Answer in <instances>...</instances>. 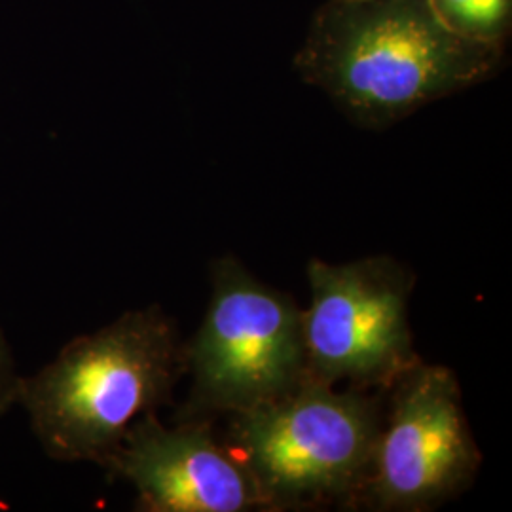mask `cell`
I'll return each instance as SVG.
<instances>
[{
    "instance_id": "obj_1",
    "label": "cell",
    "mask_w": 512,
    "mask_h": 512,
    "mask_svg": "<svg viewBox=\"0 0 512 512\" xmlns=\"http://www.w3.org/2000/svg\"><path fill=\"white\" fill-rule=\"evenodd\" d=\"M497 48L448 31L427 0H330L296 69L357 124L387 128L490 78Z\"/></svg>"
},
{
    "instance_id": "obj_2",
    "label": "cell",
    "mask_w": 512,
    "mask_h": 512,
    "mask_svg": "<svg viewBox=\"0 0 512 512\" xmlns=\"http://www.w3.org/2000/svg\"><path fill=\"white\" fill-rule=\"evenodd\" d=\"M183 372L177 325L148 306L74 338L33 378H19L18 403L50 458L107 469L129 427L169 403Z\"/></svg>"
},
{
    "instance_id": "obj_3",
    "label": "cell",
    "mask_w": 512,
    "mask_h": 512,
    "mask_svg": "<svg viewBox=\"0 0 512 512\" xmlns=\"http://www.w3.org/2000/svg\"><path fill=\"white\" fill-rule=\"evenodd\" d=\"M368 391L306 378L275 401L230 414L228 444L253 476L264 511L357 505L384 416Z\"/></svg>"
},
{
    "instance_id": "obj_4",
    "label": "cell",
    "mask_w": 512,
    "mask_h": 512,
    "mask_svg": "<svg viewBox=\"0 0 512 512\" xmlns=\"http://www.w3.org/2000/svg\"><path fill=\"white\" fill-rule=\"evenodd\" d=\"M192 393L179 420L238 414L270 403L306 380L304 310L258 281L236 256L211 264V300L184 344Z\"/></svg>"
},
{
    "instance_id": "obj_5",
    "label": "cell",
    "mask_w": 512,
    "mask_h": 512,
    "mask_svg": "<svg viewBox=\"0 0 512 512\" xmlns=\"http://www.w3.org/2000/svg\"><path fill=\"white\" fill-rule=\"evenodd\" d=\"M306 275L308 380L385 391L420 363L408 325L416 277L399 260L378 255L332 264L311 258Z\"/></svg>"
},
{
    "instance_id": "obj_6",
    "label": "cell",
    "mask_w": 512,
    "mask_h": 512,
    "mask_svg": "<svg viewBox=\"0 0 512 512\" xmlns=\"http://www.w3.org/2000/svg\"><path fill=\"white\" fill-rule=\"evenodd\" d=\"M385 393L389 406L357 505L380 512L433 511L458 497L482 463L458 378L448 366L420 361Z\"/></svg>"
},
{
    "instance_id": "obj_7",
    "label": "cell",
    "mask_w": 512,
    "mask_h": 512,
    "mask_svg": "<svg viewBox=\"0 0 512 512\" xmlns=\"http://www.w3.org/2000/svg\"><path fill=\"white\" fill-rule=\"evenodd\" d=\"M128 480L143 512L264 511L255 480L230 444L207 420L165 427L150 412L135 421L107 465Z\"/></svg>"
},
{
    "instance_id": "obj_8",
    "label": "cell",
    "mask_w": 512,
    "mask_h": 512,
    "mask_svg": "<svg viewBox=\"0 0 512 512\" xmlns=\"http://www.w3.org/2000/svg\"><path fill=\"white\" fill-rule=\"evenodd\" d=\"M454 35L482 44H501L511 25L512 0H427Z\"/></svg>"
},
{
    "instance_id": "obj_9",
    "label": "cell",
    "mask_w": 512,
    "mask_h": 512,
    "mask_svg": "<svg viewBox=\"0 0 512 512\" xmlns=\"http://www.w3.org/2000/svg\"><path fill=\"white\" fill-rule=\"evenodd\" d=\"M19 378L14 372L12 355L0 334V416L18 401Z\"/></svg>"
},
{
    "instance_id": "obj_10",
    "label": "cell",
    "mask_w": 512,
    "mask_h": 512,
    "mask_svg": "<svg viewBox=\"0 0 512 512\" xmlns=\"http://www.w3.org/2000/svg\"><path fill=\"white\" fill-rule=\"evenodd\" d=\"M340 2H349V0H340Z\"/></svg>"
}]
</instances>
